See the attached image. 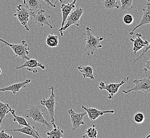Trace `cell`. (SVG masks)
<instances>
[{"instance_id": "obj_1", "label": "cell", "mask_w": 150, "mask_h": 138, "mask_svg": "<svg viewBox=\"0 0 150 138\" xmlns=\"http://www.w3.org/2000/svg\"><path fill=\"white\" fill-rule=\"evenodd\" d=\"M86 37L85 38V50L88 56L94 54V52L98 49L102 48L101 42L103 40L104 37L94 36L92 34V29L89 27H86Z\"/></svg>"}, {"instance_id": "obj_2", "label": "cell", "mask_w": 150, "mask_h": 138, "mask_svg": "<svg viewBox=\"0 0 150 138\" xmlns=\"http://www.w3.org/2000/svg\"><path fill=\"white\" fill-rule=\"evenodd\" d=\"M25 116L27 118H32V120L35 122L42 124L49 129H52L51 125L44 117L43 111L40 106L30 107L25 112Z\"/></svg>"}, {"instance_id": "obj_3", "label": "cell", "mask_w": 150, "mask_h": 138, "mask_svg": "<svg viewBox=\"0 0 150 138\" xmlns=\"http://www.w3.org/2000/svg\"><path fill=\"white\" fill-rule=\"evenodd\" d=\"M0 41L3 42L6 46L10 47L16 57H19L25 60L30 59L28 56L30 48L26 43V40H23L19 44H10L0 38Z\"/></svg>"}, {"instance_id": "obj_4", "label": "cell", "mask_w": 150, "mask_h": 138, "mask_svg": "<svg viewBox=\"0 0 150 138\" xmlns=\"http://www.w3.org/2000/svg\"><path fill=\"white\" fill-rule=\"evenodd\" d=\"M49 89L51 90L50 96L49 98H43L40 101V104L42 106L46 107L50 116L51 123L52 124V127H53V128H55L57 126L55 125V119H54V115H55L54 110H55V106L58 103L56 101L55 95L54 92V87H51Z\"/></svg>"}, {"instance_id": "obj_5", "label": "cell", "mask_w": 150, "mask_h": 138, "mask_svg": "<svg viewBox=\"0 0 150 138\" xmlns=\"http://www.w3.org/2000/svg\"><path fill=\"white\" fill-rule=\"evenodd\" d=\"M84 13V9L82 8H77L72 12H71L69 15L67 19V23L64 24L62 28H60L58 31L53 32L54 34L57 32H59L61 36H63L64 34L63 32L68 29L71 25H75L76 27L79 26V21L82 15Z\"/></svg>"}, {"instance_id": "obj_6", "label": "cell", "mask_w": 150, "mask_h": 138, "mask_svg": "<svg viewBox=\"0 0 150 138\" xmlns=\"http://www.w3.org/2000/svg\"><path fill=\"white\" fill-rule=\"evenodd\" d=\"M129 77H127L124 78L118 83H111L110 84H106L103 81H101L98 83V89L100 90H107L108 92V98L109 99H112L115 94L118 92L120 87L129 80Z\"/></svg>"}, {"instance_id": "obj_7", "label": "cell", "mask_w": 150, "mask_h": 138, "mask_svg": "<svg viewBox=\"0 0 150 138\" xmlns=\"http://www.w3.org/2000/svg\"><path fill=\"white\" fill-rule=\"evenodd\" d=\"M17 17L19 22L24 27L27 32L30 31L28 27V22L30 16L33 17V15L28 9L22 4H19L16 8V12L13 15Z\"/></svg>"}, {"instance_id": "obj_8", "label": "cell", "mask_w": 150, "mask_h": 138, "mask_svg": "<svg viewBox=\"0 0 150 138\" xmlns=\"http://www.w3.org/2000/svg\"><path fill=\"white\" fill-rule=\"evenodd\" d=\"M135 86L131 89L128 90H122V92L125 94H128L129 92L135 91H141L146 94H148L150 92V77L148 76L146 78L141 79H135L133 81Z\"/></svg>"}, {"instance_id": "obj_9", "label": "cell", "mask_w": 150, "mask_h": 138, "mask_svg": "<svg viewBox=\"0 0 150 138\" xmlns=\"http://www.w3.org/2000/svg\"><path fill=\"white\" fill-rule=\"evenodd\" d=\"M33 17L34 23L38 27H43L44 26H47L49 27L50 29H53V27L49 21L51 16L47 14L44 10L41 9L38 11Z\"/></svg>"}, {"instance_id": "obj_10", "label": "cell", "mask_w": 150, "mask_h": 138, "mask_svg": "<svg viewBox=\"0 0 150 138\" xmlns=\"http://www.w3.org/2000/svg\"><path fill=\"white\" fill-rule=\"evenodd\" d=\"M68 114L70 116L71 122L72 124V131H74L76 130L79 128L81 125H85V122L84 121V116L86 115L87 113L85 112L78 113L75 112V111L72 109L68 110Z\"/></svg>"}, {"instance_id": "obj_11", "label": "cell", "mask_w": 150, "mask_h": 138, "mask_svg": "<svg viewBox=\"0 0 150 138\" xmlns=\"http://www.w3.org/2000/svg\"><path fill=\"white\" fill-rule=\"evenodd\" d=\"M26 68L27 70L30 71L34 73H38L37 68H40L42 70H45V66L42 63L39 62L36 59H29L28 60H26L24 63L21 66H17L16 68V70H19L22 68Z\"/></svg>"}, {"instance_id": "obj_12", "label": "cell", "mask_w": 150, "mask_h": 138, "mask_svg": "<svg viewBox=\"0 0 150 138\" xmlns=\"http://www.w3.org/2000/svg\"><path fill=\"white\" fill-rule=\"evenodd\" d=\"M81 108L85 111L88 117L91 121H94L105 114H113L115 113L114 110L108 111H100L94 107H87L82 106Z\"/></svg>"}, {"instance_id": "obj_13", "label": "cell", "mask_w": 150, "mask_h": 138, "mask_svg": "<svg viewBox=\"0 0 150 138\" xmlns=\"http://www.w3.org/2000/svg\"><path fill=\"white\" fill-rule=\"evenodd\" d=\"M135 39L130 38V40L133 43V51L134 54L135 55L137 52L143 49L144 47L147 46L150 44V42L147 40H143L142 39V34L141 33L137 32L136 34Z\"/></svg>"}, {"instance_id": "obj_14", "label": "cell", "mask_w": 150, "mask_h": 138, "mask_svg": "<svg viewBox=\"0 0 150 138\" xmlns=\"http://www.w3.org/2000/svg\"><path fill=\"white\" fill-rule=\"evenodd\" d=\"M31 82V80L29 79H27L23 81V82H20L18 83L12 84L9 86L0 89V92H11L13 95H16L18 92L20 91L21 89L25 88L27 84H29Z\"/></svg>"}, {"instance_id": "obj_15", "label": "cell", "mask_w": 150, "mask_h": 138, "mask_svg": "<svg viewBox=\"0 0 150 138\" xmlns=\"http://www.w3.org/2000/svg\"><path fill=\"white\" fill-rule=\"evenodd\" d=\"M76 2V0H74L72 1V2L71 3H68L67 4L64 3H61V10L62 13V23L60 28H62L64 27L68 15L71 13L72 10L75 9V5Z\"/></svg>"}, {"instance_id": "obj_16", "label": "cell", "mask_w": 150, "mask_h": 138, "mask_svg": "<svg viewBox=\"0 0 150 138\" xmlns=\"http://www.w3.org/2000/svg\"><path fill=\"white\" fill-rule=\"evenodd\" d=\"M150 2H147V7L146 9L143 8V15L142 17L141 20L140 22L139 23V24L132 29V30L129 32V34L132 36L134 34V32L135 31L136 29L139 28L140 27L145 25H148L150 23Z\"/></svg>"}, {"instance_id": "obj_17", "label": "cell", "mask_w": 150, "mask_h": 138, "mask_svg": "<svg viewBox=\"0 0 150 138\" xmlns=\"http://www.w3.org/2000/svg\"><path fill=\"white\" fill-rule=\"evenodd\" d=\"M24 6L34 15L42 8V0H23Z\"/></svg>"}, {"instance_id": "obj_18", "label": "cell", "mask_w": 150, "mask_h": 138, "mask_svg": "<svg viewBox=\"0 0 150 138\" xmlns=\"http://www.w3.org/2000/svg\"><path fill=\"white\" fill-rule=\"evenodd\" d=\"M5 131H8V132H18L21 133L25 134L26 135H29L32 137L33 138H40V136L38 131L36 130V129H33L30 127H27V126H24L23 127H20L17 129H10L6 130Z\"/></svg>"}, {"instance_id": "obj_19", "label": "cell", "mask_w": 150, "mask_h": 138, "mask_svg": "<svg viewBox=\"0 0 150 138\" xmlns=\"http://www.w3.org/2000/svg\"><path fill=\"white\" fill-rule=\"evenodd\" d=\"M77 70L83 75L84 78H89L91 80L94 79V70L92 66L90 65L82 66L79 65L77 67Z\"/></svg>"}, {"instance_id": "obj_20", "label": "cell", "mask_w": 150, "mask_h": 138, "mask_svg": "<svg viewBox=\"0 0 150 138\" xmlns=\"http://www.w3.org/2000/svg\"><path fill=\"white\" fill-rule=\"evenodd\" d=\"M12 109L9 104L4 103L0 101V127H1L2 121L6 115L10 112Z\"/></svg>"}, {"instance_id": "obj_21", "label": "cell", "mask_w": 150, "mask_h": 138, "mask_svg": "<svg viewBox=\"0 0 150 138\" xmlns=\"http://www.w3.org/2000/svg\"><path fill=\"white\" fill-rule=\"evenodd\" d=\"M10 113H11L12 115H13V116L14 117L13 120V122H17L19 124V126H21V125L27 126V127H30L33 129H35V127L32 126L30 124L28 123L24 117L16 115V113H16L15 110L12 109Z\"/></svg>"}, {"instance_id": "obj_22", "label": "cell", "mask_w": 150, "mask_h": 138, "mask_svg": "<svg viewBox=\"0 0 150 138\" xmlns=\"http://www.w3.org/2000/svg\"><path fill=\"white\" fill-rule=\"evenodd\" d=\"M64 131L60 127H57L46 133V135L49 138H62L64 137Z\"/></svg>"}, {"instance_id": "obj_23", "label": "cell", "mask_w": 150, "mask_h": 138, "mask_svg": "<svg viewBox=\"0 0 150 138\" xmlns=\"http://www.w3.org/2000/svg\"><path fill=\"white\" fill-rule=\"evenodd\" d=\"M46 45L50 47H56L59 44L58 36L55 35L53 32L47 35L46 39Z\"/></svg>"}, {"instance_id": "obj_24", "label": "cell", "mask_w": 150, "mask_h": 138, "mask_svg": "<svg viewBox=\"0 0 150 138\" xmlns=\"http://www.w3.org/2000/svg\"><path fill=\"white\" fill-rule=\"evenodd\" d=\"M96 125L93 124L92 127L87 128L85 132L84 135L82 136L83 138L88 137L90 138H96L98 135V130L95 128Z\"/></svg>"}, {"instance_id": "obj_25", "label": "cell", "mask_w": 150, "mask_h": 138, "mask_svg": "<svg viewBox=\"0 0 150 138\" xmlns=\"http://www.w3.org/2000/svg\"><path fill=\"white\" fill-rule=\"evenodd\" d=\"M117 1V0H104V1L102 2L103 8L105 10L119 9V6Z\"/></svg>"}, {"instance_id": "obj_26", "label": "cell", "mask_w": 150, "mask_h": 138, "mask_svg": "<svg viewBox=\"0 0 150 138\" xmlns=\"http://www.w3.org/2000/svg\"><path fill=\"white\" fill-rule=\"evenodd\" d=\"M133 0H120L121 11H129L133 9Z\"/></svg>"}, {"instance_id": "obj_27", "label": "cell", "mask_w": 150, "mask_h": 138, "mask_svg": "<svg viewBox=\"0 0 150 138\" xmlns=\"http://www.w3.org/2000/svg\"><path fill=\"white\" fill-rule=\"evenodd\" d=\"M134 120L136 123L142 124L145 120V116L142 112L136 113L134 115Z\"/></svg>"}, {"instance_id": "obj_28", "label": "cell", "mask_w": 150, "mask_h": 138, "mask_svg": "<svg viewBox=\"0 0 150 138\" xmlns=\"http://www.w3.org/2000/svg\"><path fill=\"white\" fill-rule=\"evenodd\" d=\"M123 21L126 25H131L134 21V17L132 15L126 13L123 17Z\"/></svg>"}, {"instance_id": "obj_29", "label": "cell", "mask_w": 150, "mask_h": 138, "mask_svg": "<svg viewBox=\"0 0 150 138\" xmlns=\"http://www.w3.org/2000/svg\"><path fill=\"white\" fill-rule=\"evenodd\" d=\"M150 44H148L147 45V46H145V47H144V49H143V52H142V53L139 56V58H136V59H135V60H134V63H135L137 61L139 60L141 58H142V56H143V55H144V54L145 53H146V52L150 49Z\"/></svg>"}, {"instance_id": "obj_30", "label": "cell", "mask_w": 150, "mask_h": 138, "mask_svg": "<svg viewBox=\"0 0 150 138\" xmlns=\"http://www.w3.org/2000/svg\"><path fill=\"white\" fill-rule=\"evenodd\" d=\"M6 131L4 130H2L0 131V138H13V136L12 135H9L7 134L5 132Z\"/></svg>"}, {"instance_id": "obj_31", "label": "cell", "mask_w": 150, "mask_h": 138, "mask_svg": "<svg viewBox=\"0 0 150 138\" xmlns=\"http://www.w3.org/2000/svg\"><path fill=\"white\" fill-rule=\"evenodd\" d=\"M150 60H147L146 61V63H145V64L144 68L143 69V72L145 73H146L149 71L150 70Z\"/></svg>"}, {"instance_id": "obj_32", "label": "cell", "mask_w": 150, "mask_h": 138, "mask_svg": "<svg viewBox=\"0 0 150 138\" xmlns=\"http://www.w3.org/2000/svg\"><path fill=\"white\" fill-rule=\"evenodd\" d=\"M42 1H43L44 2H45L48 6H50L52 7V8H55V7H56V4H57V2L53 3L52 0H42Z\"/></svg>"}, {"instance_id": "obj_33", "label": "cell", "mask_w": 150, "mask_h": 138, "mask_svg": "<svg viewBox=\"0 0 150 138\" xmlns=\"http://www.w3.org/2000/svg\"><path fill=\"white\" fill-rule=\"evenodd\" d=\"M59 1L61 3H64V1L63 0H59Z\"/></svg>"}, {"instance_id": "obj_34", "label": "cell", "mask_w": 150, "mask_h": 138, "mask_svg": "<svg viewBox=\"0 0 150 138\" xmlns=\"http://www.w3.org/2000/svg\"><path fill=\"white\" fill-rule=\"evenodd\" d=\"M1 73H2V70H1V68H0V75L1 74Z\"/></svg>"}, {"instance_id": "obj_35", "label": "cell", "mask_w": 150, "mask_h": 138, "mask_svg": "<svg viewBox=\"0 0 150 138\" xmlns=\"http://www.w3.org/2000/svg\"><path fill=\"white\" fill-rule=\"evenodd\" d=\"M147 1V2H150V0H146Z\"/></svg>"}, {"instance_id": "obj_36", "label": "cell", "mask_w": 150, "mask_h": 138, "mask_svg": "<svg viewBox=\"0 0 150 138\" xmlns=\"http://www.w3.org/2000/svg\"><path fill=\"white\" fill-rule=\"evenodd\" d=\"M72 1H74V0H72Z\"/></svg>"}]
</instances>
